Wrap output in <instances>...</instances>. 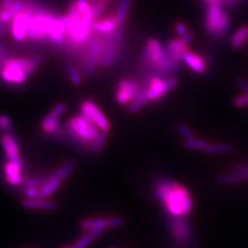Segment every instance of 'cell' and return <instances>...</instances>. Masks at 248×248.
<instances>
[{
	"label": "cell",
	"instance_id": "18",
	"mask_svg": "<svg viewBox=\"0 0 248 248\" xmlns=\"http://www.w3.org/2000/svg\"><path fill=\"white\" fill-rule=\"evenodd\" d=\"M115 16H109L106 18H98L93 22V32L100 35H108L114 32L121 27Z\"/></svg>",
	"mask_w": 248,
	"mask_h": 248
},
{
	"label": "cell",
	"instance_id": "10",
	"mask_svg": "<svg viewBox=\"0 0 248 248\" xmlns=\"http://www.w3.org/2000/svg\"><path fill=\"white\" fill-rule=\"evenodd\" d=\"M169 229L171 240L177 248H185L191 245L193 228L186 218L171 219Z\"/></svg>",
	"mask_w": 248,
	"mask_h": 248
},
{
	"label": "cell",
	"instance_id": "42",
	"mask_svg": "<svg viewBox=\"0 0 248 248\" xmlns=\"http://www.w3.org/2000/svg\"><path fill=\"white\" fill-rule=\"evenodd\" d=\"M16 0H1L2 9H8Z\"/></svg>",
	"mask_w": 248,
	"mask_h": 248
},
{
	"label": "cell",
	"instance_id": "8",
	"mask_svg": "<svg viewBox=\"0 0 248 248\" xmlns=\"http://www.w3.org/2000/svg\"><path fill=\"white\" fill-rule=\"evenodd\" d=\"M102 45L103 36L94 33L78 59L81 63V71L84 75L90 76L99 67Z\"/></svg>",
	"mask_w": 248,
	"mask_h": 248
},
{
	"label": "cell",
	"instance_id": "7",
	"mask_svg": "<svg viewBox=\"0 0 248 248\" xmlns=\"http://www.w3.org/2000/svg\"><path fill=\"white\" fill-rule=\"evenodd\" d=\"M100 35V34H99ZM126 35L125 26L119 27L114 32L103 36L102 53L99 67L111 68L120 58Z\"/></svg>",
	"mask_w": 248,
	"mask_h": 248
},
{
	"label": "cell",
	"instance_id": "31",
	"mask_svg": "<svg viewBox=\"0 0 248 248\" xmlns=\"http://www.w3.org/2000/svg\"><path fill=\"white\" fill-rule=\"evenodd\" d=\"M75 169H76V163L73 160H70V161L65 162L62 167L60 169H57L54 173L57 174L59 177H62V179L64 180L65 178H67L71 175Z\"/></svg>",
	"mask_w": 248,
	"mask_h": 248
},
{
	"label": "cell",
	"instance_id": "9",
	"mask_svg": "<svg viewBox=\"0 0 248 248\" xmlns=\"http://www.w3.org/2000/svg\"><path fill=\"white\" fill-rule=\"evenodd\" d=\"M177 85L178 80L174 76L169 78L151 76L146 82L143 91L149 103H155L169 95L171 91L177 88Z\"/></svg>",
	"mask_w": 248,
	"mask_h": 248
},
{
	"label": "cell",
	"instance_id": "47",
	"mask_svg": "<svg viewBox=\"0 0 248 248\" xmlns=\"http://www.w3.org/2000/svg\"><path fill=\"white\" fill-rule=\"evenodd\" d=\"M69 248V247H66V248Z\"/></svg>",
	"mask_w": 248,
	"mask_h": 248
},
{
	"label": "cell",
	"instance_id": "28",
	"mask_svg": "<svg viewBox=\"0 0 248 248\" xmlns=\"http://www.w3.org/2000/svg\"><path fill=\"white\" fill-rule=\"evenodd\" d=\"M149 103L148 99L146 98V95L142 89V92L137 96V98L133 100L129 105H128V110L131 113H136L140 111L142 108L146 106Z\"/></svg>",
	"mask_w": 248,
	"mask_h": 248
},
{
	"label": "cell",
	"instance_id": "20",
	"mask_svg": "<svg viewBox=\"0 0 248 248\" xmlns=\"http://www.w3.org/2000/svg\"><path fill=\"white\" fill-rule=\"evenodd\" d=\"M62 181L63 179L62 177L53 173L51 177L46 179L45 184L40 187V198L47 199L53 195L59 189V187L62 186Z\"/></svg>",
	"mask_w": 248,
	"mask_h": 248
},
{
	"label": "cell",
	"instance_id": "35",
	"mask_svg": "<svg viewBox=\"0 0 248 248\" xmlns=\"http://www.w3.org/2000/svg\"><path fill=\"white\" fill-rule=\"evenodd\" d=\"M46 179L44 177H31V178H27L23 181L24 186H32V187H41L45 184Z\"/></svg>",
	"mask_w": 248,
	"mask_h": 248
},
{
	"label": "cell",
	"instance_id": "37",
	"mask_svg": "<svg viewBox=\"0 0 248 248\" xmlns=\"http://www.w3.org/2000/svg\"><path fill=\"white\" fill-rule=\"evenodd\" d=\"M174 30H175V31H176L177 35L179 36V38H181L182 36L185 35L186 33H187V32L189 31L186 24H185V23H183V22H181V21L177 22V23L175 24V26H174Z\"/></svg>",
	"mask_w": 248,
	"mask_h": 248
},
{
	"label": "cell",
	"instance_id": "24",
	"mask_svg": "<svg viewBox=\"0 0 248 248\" xmlns=\"http://www.w3.org/2000/svg\"><path fill=\"white\" fill-rule=\"evenodd\" d=\"M132 8V0H120L116 8L115 16L120 25L125 26Z\"/></svg>",
	"mask_w": 248,
	"mask_h": 248
},
{
	"label": "cell",
	"instance_id": "44",
	"mask_svg": "<svg viewBox=\"0 0 248 248\" xmlns=\"http://www.w3.org/2000/svg\"><path fill=\"white\" fill-rule=\"evenodd\" d=\"M2 9V6H1V0H0V9Z\"/></svg>",
	"mask_w": 248,
	"mask_h": 248
},
{
	"label": "cell",
	"instance_id": "26",
	"mask_svg": "<svg viewBox=\"0 0 248 248\" xmlns=\"http://www.w3.org/2000/svg\"><path fill=\"white\" fill-rule=\"evenodd\" d=\"M229 171L238 179L240 184L248 182V162L237 164L229 169Z\"/></svg>",
	"mask_w": 248,
	"mask_h": 248
},
{
	"label": "cell",
	"instance_id": "13",
	"mask_svg": "<svg viewBox=\"0 0 248 248\" xmlns=\"http://www.w3.org/2000/svg\"><path fill=\"white\" fill-rule=\"evenodd\" d=\"M125 219L119 216H111V217H98V218H89L83 220L80 225L84 230H101L103 232L121 227L124 225Z\"/></svg>",
	"mask_w": 248,
	"mask_h": 248
},
{
	"label": "cell",
	"instance_id": "29",
	"mask_svg": "<svg viewBox=\"0 0 248 248\" xmlns=\"http://www.w3.org/2000/svg\"><path fill=\"white\" fill-rule=\"evenodd\" d=\"M67 74L69 79L74 86H80L83 82V72L80 71L78 67L75 64H69L67 66Z\"/></svg>",
	"mask_w": 248,
	"mask_h": 248
},
{
	"label": "cell",
	"instance_id": "22",
	"mask_svg": "<svg viewBox=\"0 0 248 248\" xmlns=\"http://www.w3.org/2000/svg\"><path fill=\"white\" fill-rule=\"evenodd\" d=\"M248 25H244L238 28L232 35L230 40L231 47L234 50H239L248 43Z\"/></svg>",
	"mask_w": 248,
	"mask_h": 248
},
{
	"label": "cell",
	"instance_id": "4",
	"mask_svg": "<svg viewBox=\"0 0 248 248\" xmlns=\"http://www.w3.org/2000/svg\"><path fill=\"white\" fill-rule=\"evenodd\" d=\"M141 60L142 65L153 74L152 76L162 78L172 77L179 67L171 61L167 47L155 38L147 40L141 53Z\"/></svg>",
	"mask_w": 248,
	"mask_h": 248
},
{
	"label": "cell",
	"instance_id": "30",
	"mask_svg": "<svg viewBox=\"0 0 248 248\" xmlns=\"http://www.w3.org/2000/svg\"><path fill=\"white\" fill-rule=\"evenodd\" d=\"M108 132L100 131L98 138L91 143V145L89 147V150L91 151L92 153H94V154L98 153L99 151L101 150L104 147L107 140H108Z\"/></svg>",
	"mask_w": 248,
	"mask_h": 248
},
{
	"label": "cell",
	"instance_id": "1",
	"mask_svg": "<svg viewBox=\"0 0 248 248\" xmlns=\"http://www.w3.org/2000/svg\"><path fill=\"white\" fill-rule=\"evenodd\" d=\"M69 28L63 47L78 59L91 40L96 17L89 0H73L67 11Z\"/></svg>",
	"mask_w": 248,
	"mask_h": 248
},
{
	"label": "cell",
	"instance_id": "39",
	"mask_svg": "<svg viewBox=\"0 0 248 248\" xmlns=\"http://www.w3.org/2000/svg\"><path fill=\"white\" fill-rule=\"evenodd\" d=\"M93 7H105L107 8L110 0H89Z\"/></svg>",
	"mask_w": 248,
	"mask_h": 248
},
{
	"label": "cell",
	"instance_id": "34",
	"mask_svg": "<svg viewBox=\"0 0 248 248\" xmlns=\"http://www.w3.org/2000/svg\"><path fill=\"white\" fill-rule=\"evenodd\" d=\"M12 128V121L10 117L6 114H0V132L9 133Z\"/></svg>",
	"mask_w": 248,
	"mask_h": 248
},
{
	"label": "cell",
	"instance_id": "14",
	"mask_svg": "<svg viewBox=\"0 0 248 248\" xmlns=\"http://www.w3.org/2000/svg\"><path fill=\"white\" fill-rule=\"evenodd\" d=\"M66 105L62 102L57 103L53 107L49 114L45 116L42 122V130L46 134H55L60 128L59 119L65 112Z\"/></svg>",
	"mask_w": 248,
	"mask_h": 248
},
{
	"label": "cell",
	"instance_id": "23",
	"mask_svg": "<svg viewBox=\"0 0 248 248\" xmlns=\"http://www.w3.org/2000/svg\"><path fill=\"white\" fill-rule=\"evenodd\" d=\"M234 149V145L230 142H209L205 153L209 155H227L232 153Z\"/></svg>",
	"mask_w": 248,
	"mask_h": 248
},
{
	"label": "cell",
	"instance_id": "3",
	"mask_svg": "<svg viewBox=\"0 0 248 248\" xmlns=\"http://www.w3.org/2000/svg\"><path fill=\"white\" fill-rule=\"evenodd\" d=\"M43 59L39 54L7 57L0 63V79L10 86H22L35 74Z\"/></svg>",
	"mask_w": 248,
	"mask_h": 248
},
{
	"label": "cell",
	"instance_id": "43",
	"mask_svg": "<svg viewBox=\"0 0 248 248\" xmlns=\"http://www.w3.org/2000/svg\"><path fill=\"white\" fill-rule=\"evenodd\" d=\"M197 248L196 247H194L193 245H190V246H187V247H185V248Z\"/></svg>",
	"mask_w": 248,
	"mask_h": 248
},
{
	"label": "cell",
	"instance_id": "11",
	"mask_svg": "<svg viewBox=\"0 0 248 248\" xmlns=\"http://www.w3.org/2000/svg\"><path fill=\"white\" fill-rule=\"evenodd\" d=\"M142 85L133 78L120 80L116 87V101L120 105L128 106L142 91Z\"/></svg>",
	"mask_w": 248,
	"mask_h": 248
},
{
	"label": "cell",
	"instance_id": "25",
	"mask_svg": "<svg viewBox=\"0 0 248 248\" xmlns=\"http://www.w3.org/2000/svg\"><path fill=\"white\" fill-rule=\"evenodd\" d=\"M104 232L101 230H89L76 242L73 248H88L89 246L98 238Z\"/></svg>",
	"mask_w": 248,
	"mask_h": 248
},
{
	"label": "cell",
	"instance_id": "27",
	"mask_svg": "<svg viewBox=\"0 0 248 248\" xmlns=\"http://www.w3.org/2000/svg\"><path fill=\"white\" fill-rule=\"evenodd\" d=\"M208 143L209 142L206 141L205 139L199 138L196 136L195 138H193V139L184 141L183 145L186 150L191 151V152H200V151L205 152Z\"/></svg>",
	"mask_w": 248,
	"mask_h": 248
},
{
	"label": "cell",
	"instance_id": "46",
	"mask_svg": "<svg viewBox=\"0 0 248 248\" xmlns=\"http://www.w3.org/2000/svg\"><path fill=\"white\" fill-rule=\"evenodd\" d=\"M245 93H247V95L248 96V91H247V92H245Z\"/></svg>",
	"mask_w": 248,
	"mask_h": 248
},
{
	"label": "cell",
	"instance_id": "6",
	"mask_svg": "<svg viewBox=\"0 0 248 248\" xmlns=\"http://www.w3.org/2000/svg\"><path fill=\"white\" fill-rule=\"evenodd\" d=\"M221 4L207 5L205 14V30L215 40H222L230 30V17Z\"/></svg>",
	"mask_w": 248,
	"mask_h": 248
},
{
	"label": "cell",
	"instance_id": "15",
	"mask_svg": "<svg viewBox=\"0 0 248 248\" xmlns=\"http://www.w3.org/2000/svg\"><path fill=\"white\" fill-rule=\"evenodd\" d=\"M0 142L9 161L23 165L22 160L20 158V153L17 140L10 134V133H2L0 137Z\"/></svg>",
	"mask_w": 248,
	"mask_h": 248
},
{
	"label": "cell",
	"instance_id": "45",
	"mask_svg": "<svg viewBox=\"0 0 248 248\" xmlns=\"http://www.w3.org/2000/svg\"><path fill=\"white\" fill-rule=\"evenodd\" d=\"M247 48H248V43H247Z\"/></svg>",
	"mask_w": 248,
	"mask_h": 248
},
{
	"label": "cell",
	"instance_id": "12",
	"mask_svg": "<svg viewBox=\"0 0 248 248\" xmlns=\"http://www.w3.org/2000/svg\"><path fill=\"white\" fill-rule=\"evenodd\" d=\"M81 114L89 119L91 123L95 124L100 131L109 132L110 123L106 116L100 110L96 103L90 99L84 100L80 105Z\"/></svg>",
	"mask_w": 248,
	"mask_h": 248
},
{
	"label": "cell",
	"instance_id": "36",
	"mask_svg": "<svg viewBox=\"0 0 248 248\" xmlns=\"http://www.w3.org/2000/svg\"><path fill=\"white\" fill-rule=\"evenodd\" d=\"M24 194L26 196L27 199L40 198V188L32 187V186H25Z\"/></svg>",
	"mask_w": 248,
	"mask_h": 248
},
{
	"label": "cell",
	"instance_id": "33",
	"mask_svg": "<svg viewBox=\"0 0 248 248\" xmlns=\"http://www.w3.org/2000/svg\"><path fill=\"white\" fill-rule=\"evenodd\" d=\"M232 105L235 108H239V109L248 108V96L247 95V93L243 92L242 94H240L233 98Z\"/></svg>",
	"mask_w": 248,
	"mask_h": 248
},
{
	"label": "cell",
	"instance_id": "2",
	"mask_svg": "<svg viewBox=\"0 0 248 248\" xmlns=\"http://www.w3.org/2000/svg\"><path fill=\"white\" fill-rule=\"evenodd\" d=\"M154 194L170 219L186 218L194 209L191 191L178 181L161 178L154 185Z\"/></svg>",
	"mask_w": 248,
	"mask_h": 248
},
{
	"label": "cell",
	"instance_id": "16",
	"mask_svg": "<svg viewBox=\"0 0 248 248\" xmlns=\"http://www.w3.org/2000/svg\"><path fill=\"white\" fill-rule=\"evenodd\" d=\"M167 50L171 61L177 65L183 62V58L190 51L188 45H186L180 38L171 40L167 45Z\"/></svg>",
	"mask_w": 248,
	"mask_h": 248
},
{
	"label": "cell",
	"instance_id": "40",
	"mask_svg": "<svg viewBox=\"0 0 248 248\" xmlns=\"http://www.w3.org/2000/svg\"><path fill=\"white\" fill-rule=\"evenodd\" d=\"M186 45H189V44H191L192 43V41H193V39H194V35H193V33L192 32H190V31H188L187 33H186L185 35L182 36L181 38H180Z\"/></svg>",
	"mask_w": 248,
	"mask_h": 248
},
{
	"label": "cell",
	"instance_id": "41",
	"mask_svg": "<svg viewBox=\"0 0 248 248\" xmlns=\"http://www.w3.org/2000/svg\"><path fill=\"white\" fill-rule=\"evenodd\" d=\"M7 57H8V51L2 45H0V63Z\"/></svg>",
	"mask_w": 248,
	"mask_h": 248
},
{
	"label": "cell",
	"instance_id": "19",
	"mask_svg": "<svg viewBox=\"0 0 248 248\" xmlns=\"http://www.w3.org/2000/svg\"><path fill=\"white\" fill-rule=\"evenodd\" d=\"M183 62L186 66L197 75H202L207 71L208 63L202 55L199 53L188 52L183 58Z\"/></svg>",
	"mask_w": 248,
	"mask_h": 248
},
{
	"label": "cell",
	"instance_id": "17",
	"mask_svg": "<svg viewBox=\"0 0 248 248\" xmlns=\"http://www.w3.org/2000/svg\"><path fill=\"white\" fill-rule=\"evenodd\" d=\"M23 165L9 161L4 166V173L7 182L11 186H17L23 184L24 178L22 176Z\"/></svg>",
	"mask_w": 248,
	"mask_h": 248
},
{
	"label": "cell",
	"instance_id": "32",
	"mask_svg": "<svg viewBox=\"0 0 248 248\" xmlns=\"http://www.w3.org/2000/svg\"><path fill=\"white\" fill-rule=\"evenodd\" d=\"M177 131H178V133L181 135V137L183 138L184 141L190 140V139H193V138H195L196 137L194 131H193L187 124H178V126H177Z\"/></svg>",
	"mask_w": 248,
	"mask_h": 248
},
{
	"label": "cell",
	"instance_id": "38",
	"mask_svg": "<svg viewBox=\"0 0 248 248\" xmlns=\"http://www.w3.org/2000/svg\"><path fill=\"white\" fill-rule=\"evenodd\" d=\"M236 84L243 92L248 91V80L244 78H238L236 80Z\"/></svg>",
	"mask_w": 248,
	"mask_h": 248
},
{
	"label": "cell",
	"instance_id": "21",
	"mask_svg": "<svg viewBox=\"0 0 248 248\" xmlns=\"http://www.w3.org/2000/svg\"><path fill=\"white\" fill-rule=\"evenodd\" d=\"M22 206L29 210H42V211H54L57 209V204L52 201L44 198L26 199L23 201Z\"/></svg>",
	"mask_w": 248,
	"mask_h": 248
},
{
	"label": "cell",
	"instance_id": "5",
	"mask_svg": "<svg viewBox=\"0 0 248 248\" xmlns=\"http://www.w3.org/2000/svg\"><path fill=\"white\" fill-rule=\"evenodd\" d=\"M100 130L83 114L73 117L62 133L78 145L90 147L98 138Z\"/></svg>",
	"mask_w": 248,
	"mask_h": 248
}]
</instances>
